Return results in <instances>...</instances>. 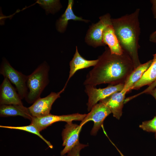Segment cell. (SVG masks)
I'll return each instance as SVG.
<instances>
[{
    "label": "cell",
    "instance_id": "7",
    "mask_svg": "<svg viewBox=\"0 0 156 156\" xmlns=\"http://www.w3.org/2000/svg\"><path fill=\"white\" fill-rule=\"evenodd\" d=\"M86 114L77 113L66 115H56L50 114L41 117H32L31 120V124L34 125L41 131L53 123L58 122L64 121L68 123L72 122L74 120L81 121Z\"/></svg>",
    "mask_w": 156,
    "mask_h": 156
},
{
    "label": "cell",
    "instance_id": "15",
    "mask_svg": "<svg viewBox=\"0 0 156 156\" xmlns=\"http://www.w3.org/2000/svg\"><path fill=\"white\" fill-rule=\"evenodd\" d=\"M103 41L108 46L111 53L118 55L122 54L124 51L122 48L112 25L107 26L103 34Z\"/></svg>",
    "mask_w": 156,
    "mask_h": 156
},
{
    "label": "cell",
    "instance_id": "25",
    "mask_svg": "<svg viewBox=\"0 0 156 156\" xmlns=\"http://www.w3.org/2000/svg\"><path fill=\"white\" fill-rule=\"evenodd\" d=\"M150 41L156 44V31L152 33L149 37Z\"/></svg>",
    "mask_w": 156,
    "mask_h": 156
},
{
    "label": "cell",
    "instance_id": "8",
    "mask_svg": "<svg viewBox=\"0 0 156 156\" xmlns=\"http://www.w3.org/2000/svg\"><path fill=\"white\" fill-rule=\"evenodd\" d=\"M111 113L109 109L105 105L99 102L92 107L90 112L86 114L79 125L82 127L89 121H93L94 125L91 134L95 135L102 125L105 119Z\"/></svg>",
    "mask_w": 156,
    "mask_h": 156
},
{
    "label": "cell",
    "instance_id": "17",
    "mask_svg": "<svg viewBox=\"0 0 156 156\" xmlns=\"http://www.w3.org/2000/svg\"><path fill=\"white\" fill-rule=\"evenodd\" d=\"M152 62V60H150L144 64H141L135 68L125 81L122 91L127 93L131 90L134 85L139 80L150 66Z\"/></svg>",
    "mask_w": 156,
    "mask_h": 156
},
{
    "label": "cell",
    "instance_id": "16",
    "mask_svg": "<svg viewBox=\"0 0 156 156\" xmlns=\"http://www.w3.org/2000/svg\"><path fill=\"white\" fill-rule=\"evenodd\" d=\"M0 116L1 117L20 116L30 120L32 118L28 108L23 105H1Z\"/></svg>",
    "mask_w": 156,
    "mask_h": 156
},
{
    "label": "cell",
    "instance_id": "18",
    "mask_svg": "<svg viewBox=\"0 0 156 156\" xmlns=\"http://www.w3.org/2000/svg\"><path fill=\"white\" fill-rule=\"evenodd\" d=\"M153 56V58L151 65L134 85L131 90H138L143 86H149L156 80V53Z\"/></svg>",
    "mask_w": 156,
    "mask_h": 156
},
{
    "label": "cell",
    "instance_id": "9",
    "mask_svg": "<svg viewBox=\"0 0 156 156\" xmlns=\"http://www.w3.org/2000/svg\"><path fill=\"white\" fill-rule=\"evenodd\" d=\"M64 90L62 89L57 93L52 92L45 97H40L36 100L28 107L32 116L41 117L50 114L52 105L57 99L60 97V94Z\"/></svg>",
    "mask_w": 156,
    "mask_h": 156
},
{
    "label": "cell",
    "instance_id": "21",
    "mask_svg": "<svg viewBox=\"0 0 156 156\" xmlns=\"http://www.w3.org/2000/svg\"><path fill=\"white\" fill-rule=\"evenodd\" d=\"M139 127L143 130L148 132H156V115L151 120L142 122Z\"/></svg>",
    "mask_w": 156,
    "mask_h": 156
},
{
    "label": "cell",
    "instance_id": "4",
    "mask_svg": "<svg viewBox=\"0 0 156 156\" xmlns=\"http://www.w3.org/2000/svg\"><path fill=\"white\" fill-rule=\"evenodd\" d=\"M0 74L6 77L15 86L21 99H25L27 93L26 81L27 75L15 69L6 58L3 57L0 67Z\"/></svg>",
    "mask_w": 156,
    "mask_h": 156
},
{
    "label": "cell",
    "instance_id": "5",
    "mask_svg": "<svg viewBox=\"0 0 156 156\" xmlns=\"http://www.w3.org/2000/svg\"><path fill=\"white\" fill-rule=\"evenodd\" d=\"M99 18L98 22L90 27L85 38V42L94 48L105 46L103 41V32L107 26L112 25V18L109 14L103 15Z\"/></svg>",
    "mask_w": 156,
    "mask_h": 156
},
{
    "label": "cell",
    "instance_id": "12",
    "mask_svg": "<svg viewBox=\"0 0 156 156\" xmlns=\"http://www.w3.org/2000/svg\"><path fill=\"white\" fill-rule=\"evenodd\" d=\"M126 93L122 91L116 92L99 102L105 105L112 113L113 116L117 119H119L122 115Z\"/></svg>",
    "mask_w": 156,
    "mask_h": 156
},
{
    "label": "cell",
    "instance_id": "26",
    "mask_svg": "<svg viewBox=\"0 0 156 156\" xmlns=\"http://www.w3.org/2000/svg\"><path fill=\"white\" fill-rule=\"evenodd\" d=\"M147 93L151 95L156 100V86L153 89L149 91Z\"/></svg>",
    "mask_w": 156,
    "mask_h": 156
},
{
    "label": "cell",
    "instance_id": "11",
    "mask_svg": "<svg viewBox=\"0 0 156 156\" xmlns=\"http://www.w3.org/2000/svg\"><path fill=\"white\" fill-rule=\"evenodd\" d=\"M16 90L6 77H4L0 86V105H23Z\"/></svg>",
    "mask_w": 156,
    "mask_h": 156
},
{
    "label": "cell",
    "instance_id": "1",
    "mask_svg": "<svg viewBox=\"0 0 156 156\" xmlns=\"http://www.w3.org/2000/svg\"><path fill=\"white\" fill-rule=\"evenodd\" d=\"M97 59V63L86 75L83 82L85 86L124 84L135 69L132 59L125 51L120 55L112 54L106 47Z\"/></svg>",
    "mask_w": 156,
    "mask_h": 156
},
{
    "label": "cell",
    "instance_id": "22",
    "mask_svg": "<svg viewBox=\"0 0 156 156\" xmlns=\"http://www.w3.org/2000/svg\"><path fill=\"white\" fill-rule=\"evenodd\" d=\"M87 146V144L79 142L67 153V156H80V152L81 150Z\"/></svg>",
    "mask_w": 156,
    "mask_h": 156
},
{
    "label": "cell",
    "instance_id": "14",
    "mask_svg": "<svg viewBox=\"0 0 156 156\" xmlns=\"http://www.w3.org/2000/svg\"><path fill=\"white\" fill-rule=\"evenodd\" d=\"M73 0H69L67 7L65 12L56 21V29L60 33H63L66 31L68 21L70 20L81 21L86 23L89 21V20L83 19L74 14L73 10Z\"/></svg>",
    "mask_w": 156,
    "mask_h": 156
},
{
    "label": "cell",
    "instance_id": "13",
    "mask_svg": "<svg viewBox=\"0 0 156 156\" xmlns=\"http://www.w3.org/2000/svg\"><path fill=\"white\" fill-rule=\"evenodd\" d=\"M98 61V59L94 60H88L83 58L79 54L76 46L75 53L72 60L70 62L69 76L63 89L65 90L70 79L77 70L92 66H94L96 64Z\"/></svg>",
    "mask_w": 156,
    "mask_h": 156
},
{
    "label": "cell",
    "instance_id": "27",
    "mask_svg": "<svg viewBox=\"0 0 156 156\" xmlns=\"http://www.w3.org/2000/svg\"><path fill=\"white\" fill-rule=\"evenodd\" d=\"M119 151L121 156H125L120 151Z\"/></svg>",
    "mask_w": 156,
    "mask_h": 156
},
{
    "label": "cell",
    "instance_id": "6",
    "mask_svg": "<svg viewBox=\"0 0 156 156\" xmlns=\"http://www.w3.org/2000/svg\"><path fill=\"white\" fill-rule=\"evenodd\" d=\"M124 86V83L115 85H109L104 88H97L92 85H85V92L88 96V102L87 103L88 111H90L92 107L98 101L114 93L121 91Z\"/></svg>",
    "mask_w": 156,
    "mask_h": 156
},
{
    "label": "cell",
    "instance_id": "29",
    "mask_svg": "<svg viewBox=\"0 0 156 156\" xmlns=\"http://www.w3.org/2000/svg\"><path fill=\"white\" fill-rule=\"evenodd\" d=\"M64 156H66V155H64Z\"/></svg>",
    "mask_w": 156,
    "mask_h": 156
},
{
    "label": "cell",
    "instance_id": "24",
    "mask_svg": "<svg viewBox=\"0 0 156 156\" xmlns=\"http://www.w3.org/2000/svg\"><path fill=\"white\" fill-rule=\"evenodd\" d=\"M150 1L152 4L151 10L153 18H156V0H151Z\"/></svg>",
    "mask_w": 156,
    "mask_h": 156
},
{
    "label": "cell",
    "instance_id": "28",
    "mask_svg": "<svg viewBox=\"0 0 156 156\" xmlns=\"http://www.w3.org/2000/svg\"><path fill=\"white\" fill-rule=\"evenodd\" d=\"M155 138H156V132H155Z\"/></svg>",
    "mask_w": 156,
    "mask_h": 156
},
{
    "label": "cell",
    "instance_id": "3",
    "mask_svg": "<svg viewBox=\"0 0 156 156\" xmlns=\"http://www.w3.org/2000/svg\"><path fill=\"white\" fill-rule=\"evenodd\" d=\"M49 65L45 61L27 75L26 81L27 92L25 99L28 103H33L40 97L42 93L49 82Z\"/></svg>",
    "mask_w": 156,
    "mask_h": 156
},
{
    "label": "cell",
    "instance_id": "23",
    "mask_svg": "<svg viewBox=\"0 0 156 156\" xmlns=\"http://www.w3.org/2000/svg\"><path fill=\"white\" fill-rule=\"evenodd\" d=\"M156 86V80L153 83L151 84L148 86V87L141 92L134 95L133 96L130 97V99H131L134 98L135 97L139 95L143 94L144 93H147L148 92L153 89Z\"/></svg>",
    "mask_w": 156,
    "mask_h": 156
},
{
    "label": "cell",
    "instance_id": "19",
    "mask_svg": "<svg viewBox=\"0 0 156 156\" xmlns=\"http://www.w3.org/2000/svg\"><path fill=\"white\" fill-rule=\"evenodd\" d=\"M37 2L45 10L46 15L50 13L54 14L62 7L60 1L58 0H39Z\"/></svg>",
    "mask_w": 156,
    "mask_h": 156
},
{
    "label": "cell",
    "instance_id": "2",
    "mask_svg": "<svg viewBox=\"0 0 156 156\" xmlns=\"http://www.w3.org/2000/svg\"><path fill=\"white\" fill-rule=\"evenodd\" d=\"M140 12L138 8L130 14L112 19V25L120 44L132 59L135 69L141 64L138 54L141 32Z\"/></svg>",
    "mask_w": 156,
    "mask_h": 156
},
{
    "label": "cell",
    "instance_id": "20",
    "mask_svg": "<svg viewBox=\"0 0 156 156\" xmlns=\"http://www.w3.org/2000/svg\"><path fill=\"white\" fill-rule=\"evenodd\" d=\"M0 127L11 129L23 130L35 134L43 140L47 144L50 148H53V146L50 142L44 138L40 133V131L34 125L31 124H30L29 125L19 127L0 125Z\"/></svg>",
    "mask_w": 156,
    "mask_h": 156
},
{
    "label": "cell",
    "instance_id": "10",
    "mask_svg": "<svg viewBox=\"0 0 156 156\" xmlns=\"http://www.w3.org/2000/svg\"><path fill=\"white\" fill-rule=\"evenodd\" d=\"M82 127L72 122L67 123L62 133L64 148L61 151L60 155L64 156L67 153L79 142V136Z\"/></svg>",
    "mask_w": 156,
    "mask_h": 156
}]
</instances>
